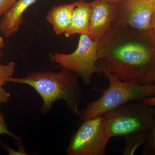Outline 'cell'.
Masks as SVG:
<instances>
[{
	"label": "cell",
	"instance_id": "6da1fadb",
	"mask_svg": "<svg viewBox=\"0 0 155 155\" xmlns=\"http://www.w3.org/2000/svg\"><path fill=\"white\" fill-rule=\"evenodd\" d=\"M113 26L99 41L98 63L120 80L155 82V35L151 30Z\"/></svg>",
	"mask_w": 155,
	"mask_h": 155
},
{
	"label": "cell",
	"instance_id": "7a4b0ae2",
	"mask_svg": "<svg viewBox=\"0 0 155 155\" xmlns=\"http://www.w3.org/2000/svg\"><path fill=\"white\" fill-rule=\"evenodd\" d=\"M79 76L74 71L62 68L59 72H34L25 77H11L8 82L33 87L43 101L41 113L44 116L51 112L54 103L61 99L66 102L70 112L79 116L81 89L78 81Z\"/></svg>",
	"mask_w": 155,
	"mask_h": 155
},
{
	"label": "cell",
	"instance_id": "3957f363",
	"mask_svg": "<svg viewBox=\"0 0 155 155\" xmlns=\"http://www.w3.org/2000/svg\"><path fill=\"white\" fill-rule=\"evenodd\" d=\"M102 72L109 81L107 88L103 90L99 98L89 103L81 111L80 119L84 120L103 116L125 103L133 101H141L155 96V84L144 85L133 81L120 80L103 65L97 64Z\"/></svg>",
	"mask_w": 155,
	"mask_h": 155
},
{
	"label": "cell",
	"instance_id": "277c9868",
	"mask_svg": "<svg viewBox=\"0 0 155 155\" xmlns=\"http://www.w3.org/2000/svg\"><path fill=\"white\" fill-rule=\"evenodd\" d=\"M110 137L150 133L155 125V107L133 101L103 116Z\"/></svg>",
	"mask_w": 155,
	"mask_h": 155
},
{
	"label": "cell",
	"instance_id": "5b68a950",
	"mask_svg": "<svg viewBox=\"0 0 155 155\" xmlns=\"http://www.w3.org/2000/svg\"><path fill=\"white\" fill-rule=\"evenodd\" d=\"M99 42L94 41L88 35H80L77 49L71 54H50V61L57 67L70 69L81 78L86 85L91 81L92 75L102 73L97 63L99 60Z\"/></svg>",
	"mask_w": 155,
	"mask_h": 155
},
{
	"label": "cell",
	"instance_id": "8992f818",
	"mask_svg": "<svg viewBox=\"0 0 155 155\" xmlns=\"http://www.w3.org/2000/svg\"><path fill=\"white\" fill-rule=\"evenodd\" d=\"M72 134L68 155H104L110 138L103 116L84 120Z\"/></svg>",
	"mask_w": 155,
	"mask_h": 155
},
{
	"label": "cell",
	"instance_id": "52a82bcc",
	"mask_svg": "<svg viewBox=\"0 0 155 155\" xmlns=\"http://www.w3.org/2000/svg\"><path fill=\"white\" fill-rule=\"evenodd\" d=\"M117 5L116 20L113 26H129L141 31L151 30V18L155 6L150 0H123Z\"/></svg>",
	"mask_w": 155,
	"mask_h": 155
},
{
	"label": "cell",
	"instance_id": "ba28073f",
	"mask_svg": "<svg viewBox=\"0 0 155 155\" xmlns=\"http://www.w3.org/2000/svg\"><path fill=\"white\" fill-rule=\"evenodd\" d=\"M90 9L88 35L99 42L112 28L116 20L117 5L106 0H94L89 3Z\"/></svg>",
	"mask_w": 155,
	"mask_h": 155
},
{
	"label": "cell",
	"instance_id": "9c48e42d",
	"mask_svg": "<svg viewBox=\"0 0 155 155\" xmlns=\"http://www.w3.org/2000/svg\"><path fill=\"white\" fill-rule=\"evenodd\" d=\"M37 0H17L4 15L0 22V31L5 37L17 33L24 23L23 15L25 11Z\"/></svg>",
	"mask_w": 155,
	"mask_h": 155
},
{
	"label": "cell",
	"instance_id": "30bf717a",
	"mask_svg": "<svg viewBox=\"0 0 155 155\" xmlns=\"http://www.w3.org/2000/svg\"><path fill=\"white\" fill-rule=\"evenodd\" d=\"M75 2L70 27L65 33L67 38L76 34L88 35L90 16L89 3L84 0H79Z\"/></svg>",
	"mask_w": 155,
	"mask_h": 155
},
{
	"label": "cell",
	"instance_id": "8fae6325",
	"mask_svg": "<svg viewBox=\"0 0 155 155\" xmlns=\"http://www.w3.org/2000/svg\"><path fill=\"white\" fill-rule=\"evenodd\" d=\"M75 6V2L71 4H63L54 7L49 11L46 19L53 25L56 34L60 35L67 32L70 27Z\"/></svg>",
	"mask_w": 155,
	"mask_h": 155
},
{
	"label": "cell",
	"instance_id": "7c38bea8",
	"mask_svg": "<svg viewBox=\"0 0 155 155\" xmlns=\"http://www.w3.org/2000/svg\"><path fill=\"white\" fill-rule=\"evenodd\" d=\"M149 134V133L136 134L125 137L126 144L123 151V155L134 154L136 150L139 147L145 143Z\"/></svg>",
	"mask_w": 155,
	"mask_h": 155
},
{
	"label": "cell",
	"instance_id": "4fadbf2b",
	"mask_svg": "<svg viewBox=\"0 0 155 155\" xmlns=\"http://www.w3.org/2000/svg\"><path fill=\"white\" fill-rule=\"evenodd\" d=\"M15 70V63L11 62L7 65H0V86H3L12 77Z\"/></svg>",
	"mask_w": 155,
	"mask_h": 155
},
{
	"label": "cell",
	"instance_id": "5bb4252c",
	"mask_svg": "<svg viewBox=\"0 0 155 155\" xmlns=\"http://www.w3.org/2000/svg\"><path fill=\"white\" fill-rule=\"evenodd\" d=\"M142 153L144 155H155V125L150 131L147 139L143 144Z\"/></svg>",
	"mask_w": 155,
	"mask_h": 155
},
{
	"label": "cell",
	"instance_id": "9a60e30c",
	"mask_svg": "<svg viewBox=\"0 0 155 155\" xmlns=\"http://www.w3.org/2000/svg\"><path fill=\"white\" fill-rule=\"evenodd\" d=\"M1 134L8 135L14 138L17 142L22 141L21 137L15 135L8 130V125L4 118V115L0 112V134Z\"/></svg>",
	"mask_w": 155,
	"mask_h": 155
},
{
	"label": "cell",
	"instance_id": "2e32d148",
	"mask_svg": "<svg viewBox=\"0 0 155 155\" xmlns=\"http://www.w3.org/2000/svg\"><path fill=\"white\" fill-rule=\"evenodd\" d=\"M17 0H0V17L6 14Z\"/></svg>",
	"mask_w": 155,
	"mask_h": 155
},
{
	"label": "cell",
	"instance_id": "e0dca14e",
	"mask_svg": "<svg viewBox=\"0 0 155 155\" xmlns=\"http://www.w3.org/2000/svg\"><path fill=\"white\" fill-rule=\"evenodd\" d=\"M11 96L10 94L7 92L3 86H0V105L8 102Z\"/></svg>",
	"mask_w": 155,
	"mask_h": 155
},
{
	"label": "cell",
	"instance_id": "ac0fdd59",
	"mask_svg": "<svg viewBox=\"0 0 155 155\" xmlns=\"http://www.w3.org/2000/svg\"><path fill=\"white\" fill-rule=\"evenodd\" d=\"M142 101L147 105L152 106L155 107V96H154L148 97L143 99Z\"/></svg>",
	"mask_w": 155,
	"mask_h": 155
},
{
	"label": "cell",
	"instance_id": "d6986e66",
	"mask_svg": "<svg viewBox=\"0 0 155 155\" xmlns=\"http://www.w3.org/2000/svg\"><path fill=\"white\" fill-rule=\"evenodd\" d=\"M151 29L155 35V10L152 15L150 20Z\"/></svg>",
	"mask_w": 155,
	"mask_h": 155
},
{
	"label": "cell",
	"instance_id": "ffe728a7",
	"mask_svg": "<svg viewBox=\"0 0 155 155\" xmlns=\"http://www.w3.org/2000/svg\"><path fill=\"white\" fill-rule=\"evenodd\" d=\"M5 41H4L3 38L2 36H0V56H2V53L1 51V49L4 48L5 47Z\"/></svg>",
	"mask_w": 155,
	"mask_h": 155
},
{
	"label": "cell",
	"instance_id": "44dd1931",
	"mask_svg": "<svg viewBox=\"0 0 155 155\" xmlns=\"http://www.w3.org/2000/svg\"><path fill=\"white\" fill-rule=\"evenodd\" d=\"M109 2L112 3V4H115V5H118L119 3L121 2L123 0H106Z\"/></svg>",
	"mask_w": 155,
	"mask_h": 155
},
{
	"label": "cell",
	"instance_id": "7402d4cb",
	"mask_svg": "<svg viewBox=\"0 0 155 155\" xmlns=\"http://www.w3.org/2000/svg\"><path fill=\"white\" fill-rule=\"evenodd\" d=\"M150 1L155 6V0H150Z\"/></svg>",
	"mask_w": 155,
	"mask_h": 155
}]
</instances>
